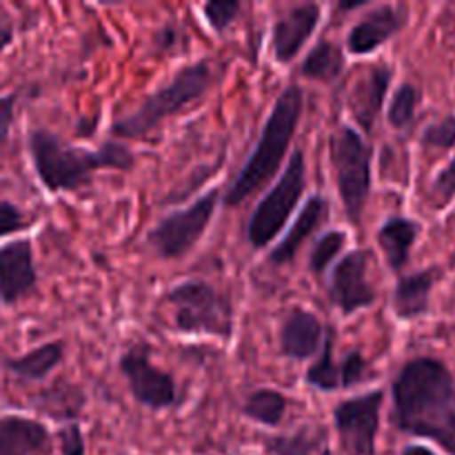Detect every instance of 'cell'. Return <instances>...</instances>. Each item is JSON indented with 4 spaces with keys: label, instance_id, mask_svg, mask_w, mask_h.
<instances>
[{
    "label": "cell",
    "instance_id": "74e56055",
    "mask_svg": "<svg viewBox=\"0 0 455 455\" xmlns=\"http://www.w3.org/2000/svg\"><path fill=\"white\" fill-rule=\"evenodd\" d=\"M364 0H358V3H342L340 9H358V7H364Z\"/></svg>",
    "mask_w": 455,
    "mask_h": 455
},
{
    "label": "cell",
    "instance_id": "8fae6325",
    "mask_svg": "<svg viewBox=\"0 0 455 455\" xmlns=\"http://www.w3.org/2000/svg\"><path fill=\"white\" fill-rule=\"evenodd\" d=\"M369 262H371L369 251L358 249L347 253L333 269L329 296L345 315L358 314L376 302V287L367 278Z\"/></svg>",
    "mask_w": 455,
    "mask_h": 455
},
{
    "label": "cell",
    "instance_id": "d4e9b609",
    "mask_svg": "<svg viewBox=\"0 0 455 455\" xmlns=\"http://www.w3.org/2000/svg\"><path fill=\"white\" fill-rule=\"evenodd\" d=\"M249 420L265 427H278L287 413V398L275 389H256L243 407Z\"/></svg>",
    "mask_w": 455,
    "mask_h": 455
},
{
    "label": "cell",
    "instance_id": "7a4b0ae2",
    "mask_svg": "<svg viewBox=\"0 0 455 455\" xmlns=\"http://www.w3.org/2000/svg\"><path fill=\"white\" fill-rule=\"evenodd\" d=\"M27 145L38 180L52 194L83 189L100 169L129 172L136 164L132 149L123 142H107L98 151H89L67 145L49 129H34Z\"/></svg>",
    "mask_w": 455,
    "mask_h": 455
},
{
    "label": "cell",
    "instance_id": "ac0fdd59",
    "mask_svg": "<svg viewBox=\"0 0 455 455\" xmlns=\"http://www.w3.org/2000/svg\"><path fill=\"white\" fill-rule=\"evenodd\" d=\"M329 218V203L323 198V196H311L309 200L305 203V207H302L300 216L296 218V222H293V227L289 229V234L284 235L283 243L278 244V247L271 251L269 260L274 262V265H289V262L296 258V253L300 251L302 244L307 243V240L311 238V235L315 234V231L320 229V227L327 222Z\"/></svg>",
    "mask_w": 455,
    "mask_h": 455
},
{
    "label": "cell",
    "instance_id": "4316f807",
    "mask_svg": "<svg viewBox=\"0 0 455 455\" xmlns=\"http://www.w3.org/2000/svg\"><path fill=\"white\" fill-rule=\"evenodd\" d=\"M418 100H420V92H418L413 84L404 83L395 89L394 98H391L389 105V123L391 127L404 129L413 123V116H416Z\"/></svg>",
    "mask_w": 455,
    "mask_h": 455
},
{
    "label": "cell",
    "instance_id": "52a82bcc",
    "mask_svg": "<svg viewBox=\"0 0 455 455\" xmlns=\"http://www.w3.org/2000/svg\"><path fill=\"white\" fill-rule=\"evenodd\" d=\"M307 185V163L300 149L293 151L283 178L274 185V189L260 200L256 212L247 222V240L253 247L262 249L274 243L283 227L287 225L289 216L296 209L302 191Z\"/></svg>",
    "mask_w": 455,
    "mask_h": 455
},
{
    "label": "cell",
    "instance_id": "603a6c76",
    "mask_svg": "<svg viewBox=\"0 0 455 455\" xmlns=\"http://www.w3.org/2000/svg\"><path fill=\"white\" fill-rule=\"evenodd\" d=\"M345 69V53L338 44L323 40L315 44L309 53H307L305 62H302L300 71L305 78L323 80V83H331Z\"/></svg>",
    "mask_w": 455,
    "mask_h": 455
},
{
    "label": "cell",
    "instance_id": "5b68a950",
    "mask_svg": "<svg viewBox=\"0 0 455 455\" xmlns=\"http://www.w3.org/2000/svg\"><path fill=\"white\" fill-rule=\"evenodd\" d=\"M173 327L194 336H234V305L227 293L203 280H187L167 293Z\"/></svg>",
    "mask_w": 455,
    "mask_h": 455
},
{
    "label": "cell",
    "instance_id": "83f0119b",
    "mask_svg": "<svg viewBox=\"0 0 455 455\" xmlns=\"http://www.w3.org/2000/svg\"><path fill=\"white\" fill-rule=\"evenodd\" d=\"M347 235L345 231H329L323 238H318L314 251L309 256V267L314 275H323L327 271V267L336 260L338 253L345 249Z\"/></svg>",
    "mask_w": 455,
    "mask_h": 455
},
{
    "label": "cell",
    "instance_id": "44dd1931",
    "mask_svg": "<svg viewBox=\"0 0 455 455\" xmlns=\"http://www.w3.org/2000/svg\"><path fill=\"white\" fill-rule=\"evenodd\" d=\"M418 231L420 227L409 218H389L385 225L378 231V243H380L382 251H385L387 262L394 271H400L409 262L411 249L418 240Z\"/></svg>",
    "mask_w": 455,
    "mask_h": 455
},
{
    "label": "cell",
    "instance_id": "cb8c5ba5",
    "mask_svg": "<svg viewBox=\"0 0 455 455\" xmlns=\"http://www.w3.org/2000/svg\"><path fill=\"white\" fill-rule=\"evenodd\" d=\"M333 347H336V331H333V327H327L323 351L314 360V364L307 369V382L320 391L342 389V369L340 363H336V358H333Z\"/></svg>",
    "mask_w": 455,
    "mask_h": 455
},
{
    "label": "cell",
    "instance_id": "3957f363",
    "mask_svg": "<svg viewBox=\"0 0 455 455\" xmlns=\"http://www.w3.org/2000/svg\"><path fill=\"white\" fill-rule=\"evenodd\" d=\"M302 107H305V96H302L300 87L291 84V87L280 93L265 127H262L256 149L249 156L247 164L240 169L234 185L227 191V204L235 207V204L251 198L258 189L269 185L271 178L278 173L280 164H283L289 142L293 140V133H296L298 123H300Z\"/></svg>",
    "mask_w": 455,
    "mask_h": 455
},
{
    "label": "cell",
    "instance_id": "9a60e30c",
    "mask_svg": "<svg viewBox=\"0 0 455 455\" xmlns=\"http://www.w3.org/2000/svg\"><path fill=\"white\" fill-rule=\"evenodd\" d=\"M327 329L318 315L307 309H291L280 329V349L291 360H307L323 351Z\"/></svg>",
    "mask_w": 455,
    "mask_h": 455
},
{
    "label": "cell",
    "instance_id": "30bf717a",
    "mask_svg": "<svg viewBox=\"0 0 455 455\" xmlns=\"http://www.w3.org/2000/svg\"><path fill=\"white\" fill-rule=\"evenodd\" d=\"M120 371L133 398L149 409H167L178 403L176 380L149 360V347L138 342L120 355Z\"/></svg>",
    "mask_w": 455,
    "mask_h": 455
},
{
    "label": "cell",
    "instance_id": "836d02e7",
    "mask_svg": "<svg viewBox=\"0 0 455 455\" xmlns=\"http://www.w3.org/2000/svg\"><path fill=\"white\" fill-rule=\"evenodd\" d=\"M16 93L0 96V149L9 142L12 136L13 118H16Z\"/></svg>",
    "mask_w": 455,
    "mask_h": 455
},
{
    "label": "cell",
    "instance_id": "ba28073f",
    "mask_svg": "<svg viewBox=\"0 0 455 455\" xmlns=\"http://www.w3.org/2000/svg\"><path fill=\"white\" fill-rule=\"evenodd\" d=\"M218 200H220V191L213 189L187 209H180L160 220L149 234V244L154 247V251L164 260H173V258H182L185 253H189L207 231Z\"/></svg>",
    "mask_w": 455,
    "mask_h": 455
},
{
    "label": "cell",
    "instance_id": "8d00e7d4",
    "mask_svg": "<svg viewBox=\"0 0 455 455\" xmlns=\"http://www.w3.org/2000/svg\"><path fill=\"white\" fill-rule=\"evenodd\" d=\"M403 455H435L431 449L427 447H420V444H411V447H407L403 451Z\"/></svg>",
    "mask_w": 455,
    "mask_h": 455
},
{
    "label": "cell",
    "instance_id": "d6986e66",
    "mask_svg": "<svg viewBox=\"0 0 455 455\" xmlns=\"http://www.w3.org/2000/svg\"><path fill=\"white\" fill-rule=\"evenodd\" d=\"M438 274V269H427L400 278L394 293V311L398 318L413 320L429 311V298Z\"/></svg>",
    "mask_w": 455,
    "mask_h": 455
},
{
    "label": "cell",
    "instance_id": "e575fe53",
    "mask_svg": "<svg viewBox=\"0 0 455 455\" xmlns=\"http://www.w3.org/2000/svg\"><path fill=\"white\" fill-rule=\"evenodd\" d=\"M434 196L440 204L449 203L455 196V156L451 163H449L447 167L438 173V178H435Z\"/></svg>",
    "mask_w": 455,
    "mask_h": 455
},
{
    "label": "cell",
    "instance_id": "f1b7e54d",
    "mask_svg": "<svg viewBox=\"0 0 455 455\" xmlns=\"http://www.w3.org/2000/svg\"><path fill=\"white\" fill-rule=\"evenodd\" d=\"M240 12H243V4L235 3V0H213V3H207L203 7L204 18L218 34L225 31L238 18Z\"/></svg>",
    "mask_w": 455,
    "mask_h": 455
},
{
    "label": "cell",
    "instance_id": "2e32d148",
    "mask_svg": "<svg viewBox=\"0 0 455 455\" xmlns=\"http://www.w3.org/2000/svg\"><path fill=\"white\" fill-rule=\"evenodd\" d=\"M52 434L34 418L0 416V455H49Z\"/></svg>",
    "mask_w": 455,
    "mask_h": 455
},
{
    "label": "cell",
    "instance_id": "ffe728a7",
    "mask_svg": "<svg viewBox=\"0 0 455 455\" xmlns=\"http://www.w3.org/2000/svg\"><path fill=\"white\" fill-rule=\"evenodd\" d=\"M62 360H65L62 342H47V345L36 347V349L18 355V358L4 360V369L16 378H22V380L38 382L44 380L52 371H56Z\"/></svg>",
    "mask_w": 455,
    "mask_h": 455
},
{
    "label": "cell",
    "instance_id": "484cf974",
    "mask_svg": "<svg viewBox=\"0 0 455 455\" xmlns=\"http://www.w3.org/2000/svg\"><path fill=\"white\" fill-rule=\"evenodd\" d=\"M324 443L323 431H315L314 427H305V429L296 431L291 435H278V438H269L265 443L267 453L271 455H314Z\"/></svg>",
    "mask_w": 455,
    "mask_h": 455
},
{
    "label": "cell",
    "instance_id": "d590c367",
    "mask_svg": "<svg viewBox=\"0 0 455 455\" xmlns=\"http://www.w3.org/2000/svg\"><path fill=\"white\" fill-rule=\"evenodd\" d=\"M13 36H16V29H13V22L7 13H0V53L13 43Z\"/></svg>",
    "mask_w": 455,
    "mask_h": 455
},
{
    "label": "cell",
    "instance_id": "6da1fadb",
    "mask_svg": "<svg viewBox=\"0 0 455 455\" xmlns=\"http://www.w3.org/2000/svg\"><path fill=\"white\" fill-rule=\"evenodd\" d=\"M394 425L403 434L434 440L455 455V378L435 358H413L394 387Z\"/></svg>",
    "mask_w": 455,
    "mask_h": 455
},
{
    "label": "cell",
    "instance_id": "d6a6232c",
    "mask_svg": "<svg viewBox=\"0 0 455 455\" xmlns=\"http://www.w3.org/2000/svg\"><path fill=\"white\" fill-rule=\"evenodd\" d=\"M58 440H60V451L62 455H84V438L83 431L76 422L65 425L58 431Z\"/></svg>",
    "mask_w": 455,
    "mask_h": 455
},
{
    "label": "cell",
    "instance_id": "1f68e13d",
    "mask_svg": "<svg viewBox=\"0 0 455 455\" xmlns=\"http://www.w3.org/2000/svg\"><path fill=\"white\" fill-rule=\"evenodd\" d=\"M340 369H342V389L360 385V382L367 380V376H369L367 373L369 364H367V360L363 358V354H360V351H354V354L347 355V358L340 363Z\"/></svg>",
    "mask_w": 455,
    "mask_h": 455
},
{
    "label": "cell",
    "instance_id": "5bb4252c",
    "mask_svg": "<svg viewBox=\"0 0 455 455\" xmlns=\"http://www.w3.org/2000/svg\"><path fill=\"white\" fill-rule=\"evenodd\" d=\"M391 76H394L391 67L373 65L354 83V89L349 93V111L363 132H373V124L380 116L382 105H385Z\"/></svg>",
    "mask_w": 455,
    "mask_h": 455
},
{
    "label": "cell",
    "instance_id": "277c9868",
    "mask_svg": "<svg viewBox=\"0 0 455 455\" xmlns=\"http://www.w3.org/2000/svg\"><path fill=\"white\" fill-rule=\"evenodd\" d=\"M212 67L204 60L182 67L167 84L156 89L133 114L124 116L123 120H116L111 132H114V136L124 138V140L147 136L163 120L172 118L173 114L182 111L187 105L200 100L212 87Z\"/></svg>",
    "mask_w": 455,
    "mask_h": 455
},
{
    "label": "cell",
    "instance_id": "9c48e42d",
    "mask_svg": "<svg viewBox=\"0 0 455 455\" xmlns=\"http://www.w3.org/2000/svg\"><path fill=\"white\" fill-rule=\"evenodd\" d=\"M385 394L358 395L340 403L333 411L338 440L347 455H373L376 453L378 429H380V409Z\"/></svg>",
    "mask_w": 455,
    "mask_h": 455
},
{
    "label": "cell",
    "instance_id": "8992f818",
    "mask_svg": "<svg viewBox=\"0 0 455 455\" xmlns=\"http://www.w3.org/2000/svg\"><path fill=\"white\" fill-rule=\"evenodd\" d=\"M329 151L347 216L354 225H360L371 191V147L354 127H338L329 142Z\"/></svg>",
    "mask_w": 455,
    "mask_h": 455
},
{
    "label": "cell",
    "instance_id": "4fadbf2b",
    "mask_svg": "<svg viewBox=\"0 0 455 455\" xmlns=\"http://www.w3.org/2000/svg\"><path fill=\"white\" fill-rule=\"evenodd\" d=\"M320 22V7L315 3L298 4L275 20L271 47L278 62H291L300 53L309 36Z\"/></svg>",
    "mask_w": 455,
    "mask_h": 455
},
{
    "label": "cell",
    "instance_id": "f546056e",
    "mask_svg": "<svg viewBox=\"0 0 455 455\" xmlns=\"http://www.w3.org/2000/svg\"><path fill=\"white\" fill-rule=\"evenodd\" d=\"M427 149H451L455 145V116H447L440 123L431 124L422 136Z\"/></svg>",
    "mask_w": 455,
    "mask_h": 455
},
{
    "label": "cell",
    "instance_id": "7c38bea8",
    "mask_svg": "<svg viewBox=\"0 0 455 455\" xmlns=\"http://www.w3.org/2000/svg\"><path fill=\"white\" fill-rule=\"evenodd\" d=\"M38 284L34 265V249L27 238L13 240L0 247V302L16 305L31 296Z\"/></svg>",
    "mask_w": 455,
    "mask_h": 455
},
{
    "label": "cell",
    "instance_id": "e0dca14e",
    "mask_svg": "<svg viewBox=\"0 0 455 455\" xmlns=\"http://www.w3.org/2000/svg\"><path fill=\"white\" fill-rule=\"evenodd\" d=\"M403 27L404 12L391 7V4H382V7L373 9L369 16H364L363 20L349 31L347 44H349L351 53L364 56V53H371L376 52L378 47H382V44H385L387 40L394 38Z\"/></svg>",
    "mask_w": 455,
    "mask_h": 455
},
{
    "label": "cell",
    "instance_id": "7402d4cb",
    "mask_svg": "<svg viewBox=\"0 0 455 455\" xmlns=\"http://www.w3.org/2000/svg\"><path fill=\"white\" fill-rule=\"evenodd\" d=\"M84 404V395L78 387H71L67 382H56L49 389L40 391V395L36 398V409L43 413H47L53 420H60L71 425L76 420V416L80 413Z\"/></svg>",
    "mask_w": 455,
    "mask_h": 455
},
{
    "label": "cell",
    "instance_id": "4dcf8cb0",
    "mask_svg": "<svg viewBox=\"0 0 455 455\" xmlns=\"http://www.w3.org/2000/svg\"><path fill=\"white\" fill-rule=\"evenodd\" d=\"M29 225L31 220L18 204H13L12 200L0 198V238L18 234V231L27 229Z\"/></svg>",
    "mask_w": 455,
    "mask_h": 455
}]
</instances>
